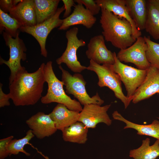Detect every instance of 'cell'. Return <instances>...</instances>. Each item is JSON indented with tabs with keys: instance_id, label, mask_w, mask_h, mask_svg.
<instances>
[{
	"instance_id": "cell-26",
	"label": "cell",
	"mask_w": 159,
	"mask_h": 159,
	"mask_svg": "<svg viewBox=\"0 0 159 159\" xmlns=\"http://www.w3.org/2000/svg\"><path fill=\"white\" fill-rule=\"evenodd\" d=\"M34 136L32 130L30 129L26 132V135L23 138L19 139H13L11 140L7 146L9 155L12 154L17 155L20 152L24 153L26 156L30 155V153L26 151L24 148Z\"/></svg>"
},
{
	"instance_id": "cell-33",
	"label": "cell",
	"mask_w": 159,
	"mask_h": 159,
	"mask_svg": "<svg viewBox=\"0 0 159 159\" xmlns=\"http://www.w3.org/2000/svg\"><path fill=\"white\" fill-rule=\"evenodd\" d=\"M158 118L159 119V117H158Z\"/></svg>"
},
{
	"instance_id": "cell-8",
	"label": "cell",
	"mask_w": 159,
	"mask_h": 159,
	"mask_svg": "<svg viewBox=\"0 0 159 159\" xmlns=\"http://www.w3.org/2000/svg\"><path fill=\"white\" fill-rule=\"evenodd\" d=\"M78 31L77 27H74L66 32L65 34V37L67 40L66 48L62 55L56 60L58 65L64 63L72 71L76 73H80L87 69V67L81 64L77 57L78 49L86 45V43L83 39H79L78 38Z\"/></svg>"
},
{
	"instance_id": "cell-7",
	"label": "cell",
	"mask_w": 159,
	"mask_h": 159,
	"mask_svg": "<svg viewBox=\"0 0 159 159\" xmlns=\"http://www.w3.org/2000/svg\"><path fill=\"white\" fill-rule=\"evenodd\" d=\"M113 54L115 62L110 64L111 67L120 76L125 87L127 97L132 101L135 92L145 78L147 69H140L125 64L118 59L115 52Z\"/></svg>"
},
{
	"instance_id": "cell-5",
	"label": "cell",
	"mask_w": 159,
	"mask_h": 159,
	"mask_svg": "<svg viewBox=\"0 0 159 159\" xmlns=\"http://www.w3.org/2000/svg\"><path fill=\"white\" fill-rule=\"evenodd\" d=\"M59 67L62 71V81L65 86L66 93L73 95L83 105L90 104L101 105L104 103L97 93L92 97L88 94L85 87L86 82L81 74L76 73L72 75L61 65Z\"/></svg>"
},
{
	"instance_id": "cell-4",
	"label": "cell",
	"mask_w": 159,
	"mask_h": 159,
	"mask_svg": "<svg viewBox=\"0 0 159 159\" xmlns=\"http://www.w3.org/2000/svg\"><path fill=\"white\" fill-rule=\"evenodd\" d=\"M86 69L93 71L97 74L99 86L108 87L113 92L116 97L123 103L125 108L127 107L132 100L124 94L120 77L112 69L110 64L101 65L90 60Z\"/></svg>"
},
{
	"instance_id": "cell-31",
	"label": "cell",
	"mask_w": 159,
	"mask_h": 159,
	"mask_svg": "<svg viewBox=\"0 0 159 159\" xmlns=\"http://www.w3.org/2000/svg\"><path fill=\"white\" fill-rule=\"evenodd\" d=\"M65 9V12L64 14L63 18L64 19L68 17L71 14L72 7L75 5L74 0H62Z\"/></svg>"
},
{
	"instance_id": "cell-29",
	"label": "cell",
	"mask_w": 159,
	"mask_h": 159,
	"mask_svg": "<svg viewBox=\"0 0 159 159\" xmlns=\"http://www.w3.org/2000/svg\"><path fill=\"white\" fill-rule=\"evenodd\" d=\"M13 136H10L0 140V159H4L9 155L7 146L9 142L13 139Z\"/></svg>"
},
{
	"instance_id": "cell-17",
	"label": "cell",
	"mask_w": 159,
	"mask_h": 159,
	"mask_svg": "<svg viewBox=\"0 0 159 159\" xmlns=\"http://www.w3.org/2000/svg\"><path fill=\"white\" fill-rule=\"evenodd\" d=\"M97 4L101 8L105 9L121 18L125 19L131 25L134 37L136 39L141 36L139 30L130 16L126 4L125 0H96Z\"/></svg>"
},
{
	"instance_id": "cell-3",
	"label": "cell",
	"mask_w": 159,
	"mask_h": 159,
	"mask_svg": "<svg viewBox=\"0 0 159 159\" xmlns=\"http://www.w3.org/2000/svg\"><path fill=\"white\" fill-rule=\"evenodd\" d=\"M52 63V61H49L44 65V76L48 89L46 94L41 98V102L44 104L52 102L61 104L70 110L80 112L82 109L81 104L66 93L63 82L57 78L54 73Z\"/></svg>"
},
{
	"instance_id": "cell-6",
	"label": "cell",
	"mask_w": 159,
	"mask_h": 159,
	"mask_svg": "<svg viewBox=\"0 0 159 159\" xmlns=\"http://www.w3.org/2000/svg\"><path fill=\"white\" fill-rule=\"evenodd\" d=\"M2 34L6 44L9 49V58L8 60H6L0 57V63L1 65L6 64L10 70L9 78L10 84L18 72L26 69L25 67L21 65V61L26 60L25 52L27 49L23 40L19 37V34L15 38H13L4 31Z\"/></svg>"
},
{
	"instance_id": "cell-13",
	"label": "cell",
	"mask_w": 159,
	"mask_h": 159,
	"mask_svg": "<svg viewBox=\"0 0 159 159\" xmlns=\"http://www.w3.org/2000/svg\"><path fill=\"white\" fill-rule=\"evenodd\" d=\"M156 93L159 94V69L150 65L147 70L145 80L135 91L132 101L136 104Z\"/></svg>"
},
{
	"instance_id": "cell-2",
	"label": "cell",
	"mask_w": 159,
	"mask_h": 159,
	"mask_svg": "<svg viewBox=\"0 0 159 159\" xmlns=\"http://www.w3.org/2000/svg\"><path fill=\"white\" fill-rule=\"evenodd\" d=\"M101 11L100 22L106 41L120 49L130 46L136 41L129 21L105 9L101 8Z\"/></svg>"
},
{
	"instance_id": "cell-12",
	"label": "cell",
	"mask_w": 159,
	"mask_h": 159,
	"mask_svg": "<svg viewBox=\"0 0 159 159\" xmlns=\"http://www.w3.org/2000/svg\"><path fill=\"white\" fill-rule=\"evenodd\" d=\"M87 47L85 54L90 60L100 64L114 63L113 52L107 48L102 35H98L92 37Z\"/></svg>"
},
{
	"instance_id": "cell-22",
	"label": "cell",
	"mask_w": 159,
	"mask_h": 159,
	"mask_svg": "<svg viewBox=\"0 0 159 159\" xmlns=\"http://www.w3.org/2000/svg\"><path fill=\"white\" fill-rule=\"evenodd\" d=\"M37 24L53 16L56 12L59 0H33Z\"/></svg>"
},
{
	"instance_id": "cell-15",
	"label": "cell",
	"mask_w": 159,
	"mask_h": 159,
	"mask_svg": "<svg viewBox=\"0 0 159 159\" xmlns=\"http://www.w3.org/2000/svg\"><path fill=\"white\" fill-rule=\"evenodd\" d=\"M96 21V18L83 5L77 4L74 6L72 13L63 19L62 23L58 29L66 30L71 26L77 25H82L87 29H90Z\"/></svg>"
},
{
	"instance_id": "cell-10",
	"label": "cell",
	"mask_w": 159,
	"mask_h": 159,
	"mask_svg": "<svg viewBox=\"0 0 159 159\" xmlns=\"http://www.w3.org/2000/svg\"><path fill=\"white\" fill-rule=\"evenodd\" d=\"M147 48L144 37L140 36L130 46L120 49L117 57L121 62L131 63L134 64L138 69L146 70L150 66L146 56Z\"/></svg>"
},
{
	"instance_id": "cell-24",
	"label": "cell",
	"mask_w": 159,
	"mask_h": 159,
	"mask_svg": "<svg viewBox=\"0 0 159 159\" xmlns=\"http://www.w3.org/2000/svg\"><path fill=\"white\" fill-rule=\"evenodd\" d=\"M150 143L148 138L143 140L140 147L130 150L129 156L134 159H156L159 156V140L152 145Z\"/></svg>"
},
{
	"instance_id": "cell-30",
	"label": "cell",
	"mask_w": 159,
	"mask_h": 159,
	"mask_svg": "<svg viewBox=\"0 0 159 159\" xmlns=\"http://www.w3.org/2000/svg\"><path fill=\"white\" fill-rule=\"evenodd\" d=\"M3 84H0V107L1 108L5 106L10 105L9 100L11 99L9 93L5 94L3 91L2 87Z\"/></svg>"
},
{
	"instance_id": "cell-27",
	"label": "cell",
	"mask_w": 159,
	"mask_h": 159,
	"mask_svg": "<svg viewBox=\"0 0 159 159\" xmlns=\"http://www.w3.org/2000/svg\"><path fill=\"white\" fill-rule=\"evenodd\" d=\"M144 37L148 46L145 52L147 60L150 65L159 69V44L152 41L149 37Z\"/></svg>"
},
{
	"instance_id": "cell-11",
	"label": "cell",
	"mask_w": 159,
	"mask_h": 159,
	"mask_svg": "<svg viewBox=\"0 0 159 159\" xmlns=\"http://www.w3.org/2000/svg\"><path fill=\"white\" fill-rule=\"evenodd\" d=\"M111 105L109 104L102 106L94 104L85 105L80 112L78 121L82 122L88 128H94L100 123L110 126L112 120L107 111Z\"/></svg>"
},
{
	"instance_id": "cell-28",
	"label": "cell",
	"mask_w": 159,
	"mask_h": 159,
	"mask_svg": "<svg viewBox=\"0 0 159 159\" xmlns=\"http://www.w3.org/2000/svg\"><path fill=\"white\" fill-rule=\"evenodd\" d=\"M75 2L84 5L85 8L93 15L99 13L101 8L93 0H74Z\"/></svg>"
},
{
	"instance_id": "cell-23",
	"label": "cell",
	"mask_w": 159,
	"mask_h": 159,
	"mask_svg": "<svg viewBox=\"0 0 159 159\" xmlns=\"http://www.w3.org/2000/svg\"><path fill=\"white\" fill-rule=\"evenodd\" d=\"M88 129L82 122L77 121L62 130V137L66 142L84 144L87 140Z\"/></svg>"
},
{
	"instance_id": "cell-16",
	"label": "cell",
	"mask_w": 159,
	"mask_h": 159,
	"mask_svg": "<svg viewBox=\"0 0 159 159\" xmlns=\"http://www.w3.org/2000/svg\"><path fill=\"white\" fill-rule=\"evenodd\" d=\"M9 14L21 26H32L37 24L33 0H22L12 8Z\"/></svg>"
},
{
	"instance_id": "cell-18",
	"label": "cell",
	"mask_w": 159,
	"mask_h": 159,
	"mask_svg": "<svg viewBox=\"0 0 159 159\" xmlns=\"http://www.w3.org/2000/svg\"><path fill=\"white\" fill-rule=\"evenodd\" d=\"M80 112L70 110L64 105L58 103L49 114L57 129L62 131L78 121Z\"/></svg>"
},
{
	"instance_id": "cell-25",
	"label": "cell",
	"mask_w": 159,
	"mask_h": 159,
	"mask_svg": "<svg viewBox=\"0 0 159 159\" xmlns=\"http://www.w3.org/2000/svg\"><path fill=\"white\" fill-rule=\"evenodd\" d=\"M21 26L15 19L0 9V33L4 31L15 38L19 34Z\"/></svg>"
},
{
	"instance_id": "cell-20",
	"label": "cell",
	"mask_w": 159,
	"mask_h": 159,
	"mask_svg": "<svg viewBox=\"0 0 159 159\" xmlns=\"http://www.w3.org/2000/svg\"><path fill=\"white\" fill-rule=\"evenodd\" d=\"M129 14L138 29H145L147 15V1L125 0Z\"/></svg>"
},
{
	"instance_id": "cell-9",
	"label": "cell",
	"mask_w": 159,
	"mask_h": 159,
	"mask_svg": "<svg viewBox=\"0 0 159 159\" xmlns=\"http://www.w3.org/2000/svg\"><path fill=\"white\" fill-rule=\"evenodd\" d=\"M64 10L63 5L58 8L53 16L42 23L32 26H21L20 28V32L30 34L36 39L40 47L41 54L45 57L47 55L46 48L47 38L52 30L62 25L63 19H60L59 16Z\"/></svg>"
},
{
	"instance_id": "cell-21",
	"label": "cell",
	"mask_w": 159,
	"mask_h": 159,
	"mask_svg": "<svg viewBox=\"0 0 159 159\" xmlns=\"http://www.w3.org/2000/svg\"><path fill=\"white\" fill-rule=\"evenodd\" d=\"M147 15L145 29L155 40L159 39V0L147 1Z\"/></svg>"
},
{
	"instance_id": "cell-32",
	"label": "cell",
	"mask_w": 159,
	"mask_h": 159,
	"mask_svg": "<svg viewBox=\"0 0 159 159\" xmlns=\"http://www.w3.org/2000/svg\"><path fill=\"white\" fill-rule=\"evenodd\" d=\"M14 6L13 0H0V9L5 13H9Z\"/></svg>"
},
{
	"instance_id": "cell-14",
	"label": "cell",
	"mask_w": 159,
	"mask_h": 159,
	"mask_svg": "<svg viewBox=\"0 0 159 159\" xmlns=\"http://www.w3.org/2000/svg\"><path fill=\"white\" fill-rule=\"evenodd\" d=\"M26 122L38 139L49 137L57 130L49 114H46L42 112H38L32 115Z\"/></svg>"
},
{
	"instance_id": "cell-1",
	"label": "cell",
	"mask_w": 159,
	"mask_h": 159,
	"mask_svg": "<svg viewBox=\"0 0 159 159\" xmlns=\"http://www.w3.org/2000/svg\"><path fill=\"white\" fill-rule=\"evenodd\" d=\"M42 63L38 69L29 73L26 69L18 72L9 84L11 99L15 106L33 105L41 99L45 80Z\"/></svg>"
},
{
	"instance_id": "cell-19",
	"label": "cell",
	"mask_w": 159,
	"mask_h": 159,
	"mask_svg": "<svg viewBox=\"0 0 159 159\" xmlns=\"http://www.w3.org/2000/svg\"><path fill=\"white\" fill-rule=\"evenodd\" d=\"M114 119L125 123L126 125L124 129L132 128L137 131V134L140 135L149 136L159 140V121L154 120L149 125H140L130 122L124 118L117 111L112 114Z\"/></svg>"
}]
</instances>
